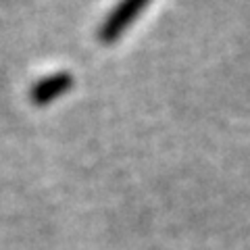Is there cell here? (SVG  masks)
Wrapping results in <instances>:
<instances>
[{
  "mask_svg": "<svg viewBox=\"0 0 250 250\" xmlns=\"http://www.w3.org/2000/svg\"><path fill=\"white\" fill-rule=\"evenodd\" d=\"M150 4V0H121L115 9L108 13V17L98 29V40L104 44L117 42L123 36V31L134 23L140 13Z\"/></svg>",
  "mask_w": 250,
  "mask_h": 250,
  "instance_id": "6da1fadb",
  "label": "cell"
},
{
  "mask_svg": "<svg viewBox=\"0 0 250 250\" xmlns=\"http://www.w3.org/2000/svg\"><path fill=\"white\" fill-rule=\"evenodd\" d=\"M73 85V75L71 73H54L48 75L44 80L38 82L34 88H31V103L36 104H48L54 98H59L61 94H65L71 90Z\"/></svg>",
  "mask_w": 250,
  "mask_h": 250,
  "instance_id": "7a4b0ae2",
  "label": "cell"
}]
</instances>
